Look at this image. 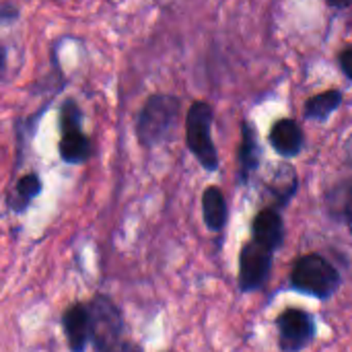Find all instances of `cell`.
Instances as JSON below:
<instances>
[{
	"label": "cell",
	"instance_id": "6da1fadb",
	"mask_svg": "<svg viewBox=\"0 0 352 352\" xmlns=\"http://www.w3.org/2000/svg\"><path fill=\"white\" fill-rule=\"evenodd\" d=\"M89 344L93 352H144L126 338V320L120 305L107 295H95L87 303Z\"/></svg>",
	"mask_w": 352,
	"mask_h": 352
},
{
	"label": "cell",
	"instance_id": "7a4b0ae2",
	"mask_svg": "<svg viewBox=\"0 0 352 352\" xmlns=\"http://www.w3.org/2000/svg\"><path fill=\"white\" fill-rule=\"evenodd\" d=\"M182 118V101L169 93H153L136 116V138L144 148H155L169 138Z\"/></svg>",
	"mask_w": 352,
	"mask_h": 352
},
{
	"label": "cell",
	"instance_id": "3957f363",
	"mask_svg": "<svg viewBox=\"0 0 352 352\" xmlns=\"http://www.w3.org/2000/svg\"><path fill=\"white\" fill-rule=\"evenodd\" d=\"M342 287L340 270L322 254H303L295 260L291 270V289L314 297L318 301H330Z\"/></svg>",
	"mask_w": 352,
	"mask_h": 352
},
{
	"label": "cell",
	"instance_id": "277c9868",
	"mask_svg": "<svg viewBox=\"0 0 352 352\" xmlns=\"http://www.w3.org/2000/svg\"><path fill=\"white\" fill-rule=\"evenodd\" d=\"M212 120L214 111L208 101H194L186 113V146L200 167L208 173L219 171L221 159L212 138Z\"/></svg>",
	"mask_w": 352,
	"mask_h": 352
},
{
	"label": "cell",
	"instance_id": "5b68a950",
	"mask_svg": "<svg viewBox=\"0 0 352 352\" xmlns=\"http://www.w3.org/2000/svg\"><path fill=\"white\" fill-rule=\"evenodd\" d=\"M82 109L76 99L68 97L60 105V142L58 153L66 165H82L93 155L91 138L82 132Z\"/></svg>",
	"mask_w": 352,
	"mask_h": 352
},
{
	"label": "cell",
	"instance_id": "8992f818",
	"mask_svg": "<svg viewBox=\"0 0 352 352\" xmlns=\"http://www.w3.org/2000/svg\"><path fill=\"white\" fill-rule=\"evenodd\" d=\"M278 346L283 352H303L318 336L316 318L301 307H287L276 318Z\"/></svg>",
	"mask_w": 352,
	"mask_h": 352
},
{
	"label": "cell",
	"instance_id": "52a82bcc",
	"mask_svg": "<svg viewBox=\"0 0 352 352\" xmlns=\"http://www.w3.org/2000/svg\"><path fill=\"white\" fill-rule=\"evenodd\" d=\"M274 264V252L266 250L256 241H245L239 252V272H237V287L243 295L256 293L264 289L270 278Z\"/></svg>",
	"mask_w": 352,
	"mask_h": 352
},
{
	"label": "cell",
	"instance_id": "ba28073f",
	"mask_svg": "<svg viewBox=\"0 0 352 352\" xmlns=\"http://www.w3.org/2000/svg\"><path fill=\"white\" fill-rule=\"evenodd\" d=\"M262 163V144L258 138L256 124L241 120V138L237 146V184L245 186L250 177L260 169Z\"/></svg>",
	"mask_w": 352,
	"mask_h": 352
},
{
	"label": "cell",
	"instance_id": "9c48e42d",
	"mask_svg": "<svg viewBox=\"0 0 352 352\" xmlns=\"http://www.w3.org/2000/svg\"><path fill=\"white\" fill-rule=\"evenodd\" d=\"M285 239H287V227L283 214L272 206L262 208L252 221V241L276 254L285 245Z\"/></svg>",
	"mask_w": 352,
	"mask_h": 352
},
{
	"label": "cell",
	"instance_id": "30bf717a",
	"mask_svg": "<svg viewBox=\"0 0 352 352\" xmlns=\"http://www.w3.org/2000/svg\"><path fill=\"white\" fill-rule=\"evenodd\" d=\"M270 146L274 153L283 159H295L305 148V134L297 120L293 118H280L272 124L268 132Z\"/></svg>",
	"mask_w": 352,
	"mask_h": 352
},
{
	"label": "cell",
	"instance_id": "8fae6325",
	"mask_svg": "<svg viewBox=\"0 0 352 352\" xmlns=\"http://www.w3.org/2000/svg\"><path fill=\"white\" fill-rule=\"evenodd\" d=\"M62 332L70 352H87L89 349V311L87 303H70L62 314Z\"/></svg>",
	"mask_w": 352,
	"mask_h": 352
},
{
	"label": "cell",
	"instance_id": "7c38bea8",
	"mask_svg": "<svg viewBox=\"0 0 352 352\" xmlns=\"http://www.w3.org/2000/svg\"><path fill=\"white\" fill-rule=\"evenodd\" d=\"M202 221L210 233L225 231L229 223V204L219 186H208L202 192Z\"/></svg>",
	"mask_w": 352,
	"mask_h": 352
},
{
	"label": "cell",
	"instance_id": "4fadbf2b",
	"mask_svg": "<svg viewBox=\"0 0 352 352\" xmlns=\"http://www.w3.org/2000/svg\"><path fill=\"white\" fill-rule=\"evenodd\" d=\"M41 190H43V182H41V177H39L35 171L25 173L23 177H19V179H16V184H14L12 192H10V194H8V198H6V206H8V210H10V212H14V214H23V212L33 204V200L41 194Z\"/></svg>",
	"mask_w": 352,
	"mask_h": 352
},
{
	"label": "cell",
	"instance_id": "5bb4252c",
	"mask_svg": "<svg viewBox=\"0 0 352 352\" xmlns=\"http://www.w3.org/2000/svg\"><path fill=\"white\" fill-rule=\"evenodd\" d=\"M344 93L340 89H328L324 93L311 95L303 105V118L309 122H328L334 111L340 109Z\"/></svg>",
	"mask_w": 352,
	"mask_h": 352
},
{
	"label": "cell",
	"instance_id": "9a60e30c",
	"mask_svg": "<svg viewBox=\"0 0 352 352\" xmlns=\"http://www.w3.org/2000/svg\"><path fill=\"white\" fill-rule=\"evenodd\" d=\"M268 188H270V194L274 196V202H276V206H272V208H276V210L285 208L299 190V175H297L295 167L289 163L280 165L276 169V173L272 175V182L268 184Z\"/></svg>",
	"mask_w": 352,
	"mask_h": 352
},
{
	"label": "cell",
	"instance_id": "2e32d148",
	"mask_svg": "<svg viewBox=\"0 0 352 352\" xmlns=\"http://www.w3.org/2000/svg\"><path fill=\"white\" fill-rule=\"evenodd\" d=\"M351 58H352V47L351 45H344V50L338 54V66H340V72L344 74V78H346V80H352Z\"/></svg>",
	"mask_w": 352,
	"mask_h": 352
},
{
	"label": "cell",
	"instance_id": "e0dca14e",
	"mask_svg": "<svg viewBox=\"0 0 352 352\" xmlns=\"http://www.w3.org/2000/svg\"><path fill=\"white\" fill-rule=\"evenodd\" d=\"M19 14H21L19 6H14V4H2L0 6V27L12 25L19 19Z\"/></svg>",
	"mask_w": 352,
	"mask_h": 352
},
{
	"label": "cell",
	"instance_id": "ac0fdd59",
	"mask_svg": "<svg viewBox=\"0 0 352 352\" xmlns=\"http://www.w3.org/2000/svg\"><path fill=\"white\" fill-rule=\"evenodd\" d=\"M6 58H8V52H6V47L0 43V74H2L4 68H6Z\"/></svg>",
	"mask_w": 352,
	"mask_h": 352
}]
</instances>
